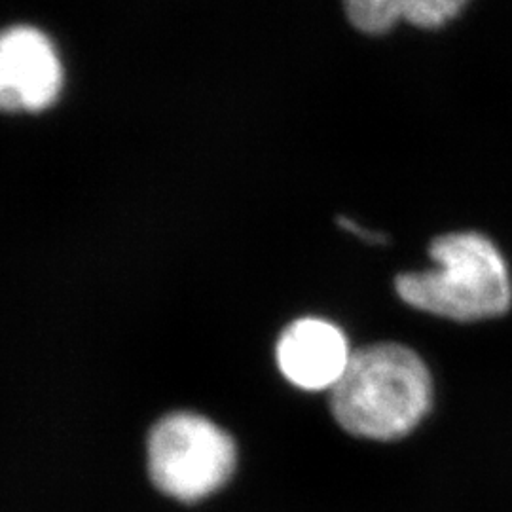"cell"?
<instances>
[{
  "label": "cell",
  "mask_w": 512,
  "mask_h": 512,
  "mask_svg": "<svg viewBox=\"0 0 512 512\" xmlns=\"http://www.w3.org/2000/svg\"><path fill=\"white\" fill-rule=\"evenodd\" d=\"M330 414L353 437L403 439L433 406V378L420 355L397 342L353 349L329 391Z\"/></svg>",
  "instance_id": "obj_1"
},
{
  "label": "cell",
  "mask_w": 512,
  "mask_h": 512,
  "mask_svg": "<svg viewBox=\"0 0 512 512\" xmlns=\"http://www.w3.org/2000/svg\"><path fill=\"white\" fill-rule=\"evenodd\" d=\"M431 270L397 275L395 291L414 310L473 323L505 315L512 279L499 247L480 232H452L429 245Z\"/></svg>",
  "instance_id": "obj_2"
},
{
  "label": "cell",
  "mask_w": 512,
  "mask_h": 512,
  "mask_svg": "<svg viewBox=\"0 0 512 512\" xmlns=\"http://www.w3.org/2000/svg\"><path fill=\"white\" fill-rule=\"evenodd\" d=\"M236 463V442L198 414H171L156 423L148 439V473L154 486L183 503L215 494L232 478Z\"/></svg>",
  "instance_id": "obj_3"
},
{
  "label": "cell",
  "mask_w": 512,
  "mask_h": 512,
  "mask_svg": "<svg viewBox=\"0 0 512 512\" xmlns=\"http://www.w3.org/2000/svg\"><path fill=\"white\" fill-rule=\"evenodd\" d=\"M61 88L63 65L50 38L27 25L0 35V110H46Z\"/></svg>",
  "instance_id": "obj_4"
},
{
  "label": "cell",
  "mask_w": 512,
  "mask_h": 512,
  "mask_svg": "<svg viewBox=\"0 0 512 512\" xmlns=\"http://www.w3.org/2000/svg\"><path fill=\"white\" fill-rule=\"evenodd\" d=\"M353 349L338 325L302 317L281 332L275 346L279 372L298 389L330 391L346 372Z\"/></svg>",
  "instance_id": "obj_5"
},
{
  "label": "cell",
  "mask_w": 512,
  "mask_h": 512,
  "mask_svg": "<svg viewBox=\"0 0 512 512\" xmlns=\"http://www.w3.org/2000/svg\"><path fill=\"white\" fill-rule=\"evenodd\" d=\"M471 0H342L349 25L365 37H382L406 23L437 31L469 6Z\"/></svg>",
  "instance_id": "obj_6"
},
{
  "label": "cell",
  "mask_w": 512,
  "mask_h": 512,
  "mask_svg": "<svg viewBox=\"0 0 512 512\" xmlns=\"http://www.w3.org/2000/svg\"><path fill=\"white\" fill-rule=\"evenodd\" d=\"M338 224L348 234H353L355 238L363 239L365 243H370V245H384V243H387V236L385 234L374 232L370 228H363L359 222H355V220L349 219V217H338Z\"/></svg>",
  "instance_id": "obj_7"
}]
</instances>
